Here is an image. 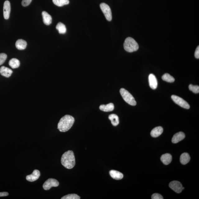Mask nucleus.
Masks as SVG:
<instances>
[{
  "label": "nucleus",
  "instance_id": "nucleus-1",
  "mask_svg": "<svg viewBox=\"0 0 199 199\" xmlns=\"http://www.w3.org/2000/svg\"><path fill=\"white\" fill-rule=\"evenodd\" d=\"M75 122V119L71 115H67L62 118L58 124V129L61 132H66L70 129Z\"/></svg>",
  "mask_w": 199,
  "mask_h": 199
},
{
  "label": "nucleus",
  "instance_id": "nucleus-2",
  "mask_svg": "<svg viewBox=\"0 0 199 199\" xmlns=\"http://www.w3.org/2000/svg\"><path fill=\"white\" fill-rule=\"evenodd\" d=\"M61 163L66 168H73L75 165V157L73 151L68 150L64 153L62 156Z\"/></svg>",
  "mask_w": 199,
  "mask_h": 199
},
{
  "label": "nucleus",
  "instance_id": "nucleus-3",
  "mask_svg": "<svg viewBox=\"0 0 199 199\" xmlns=\"http://www.w3.org/2000/svg\"><path fill=\"white\" fill-rule=\"evenodd\" d=\"M124 47L125 50L129 53L136 51L139 49L138 44L134 39L130 37L125 39Z\"/></svg>",
  "mask_w": 199,
  "mask_h": 199
},
{
  "label": "nucleus",
  "instance_id": "nucleus-4",
  "mask_svg": "<svg viewBox=\"0 0 199 199\" xmlns=\"http://www.w3.org/2000/svg\"><path fill=\"white\" fill-rule=\"evenodd\" d=\"M120 94L125 102L133 106L137 104V102L134 97L128 91L124 88H121L120 90Z\"/></svg>",
  "mask_w": 199,
  "mask_h": 199
},
{
  "label": "nucleus",
  "instance_id": "nucleus-5",
  "mask_svg": "<svg viewBox=\"0 0 199 199\" xmlns=\"http://www.w3.org/2000/svg\"><path fill=\"white\" fill-rule=\"evenodd\" d=\"M100 7L107 21H111L112 19V13L109 6L106 3H103L100 5Z\"/></svg>",
  "mask_w": 199,
  "mask_h": 199
},
{
  "label": "nucleus",
  "instance_id": "nucleus-6",
  "mask_svg": "<svg viewBox=\"0 0 199 199\" xmlns=\"http://www.w3.org/2000/svg\"><path fill=\"white\" fill-rule=\"evenodd\" d=\"M171 98H172L173 100L176 104L178 105L179 106L187 109L190 108V105H189L188 103L180 97L173 95L171 96Z\"/></svg>",
  "mask_w": 199,
  "mask_h": 199
},
{
  "label": "nucleus",
  "instance_id": "nucleus-7",
  "mask_svg": "<svg viewBox=\"0 0 199 199\" xmlns=\"http://www.w3.org/2000/svg\"><path fill=\"white\" fill-rule=\"evenodd\" d=\"M59 183L57 180L53 178H49L43 185V188L44 190H49L52 187H57L59 186Z\"/></svg>",
  "mask_w": 199,
  "mask_h": 199
},
{
  "label": "nucleus",
  "instance_id": "nucleus-8",
  "mask_svg": "<svg viewBox=\"0 0 199 199\" xmlns=\"http://www.w3.org/2000/svg\"><path fill=\"white\" fill-rule=\"evenodd\" d=\"M170 187L175 192L180 193L182 192L184 188L183 187L182 184L178 181H174L170 183L169 184Z\"/></svg>",
  "mask_w": 199,
  "mask_h": 199
},
{
  "label": "nucleus",
  "instance_id": "nucleus-9",
  "mask_svg": "<svg viewBox=\"0 0 199 199\" xmlns=\"http://www.w3.org/2000/svg\"><path fill=\"white\" fill-rule=\"evenodd\" d=\"M3 10L4 17L6 20L8 19L11 10V4L9 1H6L4 3Z\"/></svg>",
  "mask_w": 199,
  "mask_h": 199
},
{
  "label": "nucleus",
  "instance_id": "nucleus-10",
  "mask_svg": "<svg viewBox=\"0 0 199 199\" xmlns=\"http://www.w3.org/2000/svg\"><path fill=\"white\" fill-rule=\"evenodd\" d=\"M40 176V173L38 170H35L31 174L28 175L26 177V179L27 181L30 182H33L37 180Z\"/></svg>",
  "mask_w": 199,
  "mask_h": 199
},
{
  "label": "nucleus",
  "instance_id": "nucleus-11",
  "mask_svg": "<svg viewBox=\"0 0 199 199\" xmlns=\"http://www.w3.org/2000/svg\"><path fill=\"white\" fill-rule=\"evenodd\" d=\"M149 86L151 88L155 89L158 86V81L155 75L153 74H150L149 76Z\"/></svg>",
  "mask_w": 199,
  "mask_h": 199
},
{
  "label": "nucleus",
  "instance_id": "nucleus-12",
  "mask_svg": "<svg viewBox=\"0 0 199 199\" xmlns=\"http://www.w3.org/2000/svg\"><path fill=\"white\" fill-rule=\"evenodd\" d=\"M185 137V135L183 132H178L174 135L172 139V142L174 144H176L184 139Z\"/></svg>",
  "mask_w": 199,
  "mask_h": 199
},
{
  "label": "nucleus",
  "instance_id": "nucleus-13",
  "mask_svg": "<svg viewBox=\"0 0 199 199\" xmlns=\"http://www.w3.org/2000/svg\"><path fill=\"white\" fill-rule=\"evenodd\" d=\"M12 73L13 71L7 67L2 66L0 68V74L3 76L9 77Z\"/></svg>",
  "mask_w": 199,
  "mask_h": 199
},
{
  "label": "nucleus",
  "instance_id": "nucleus-14",
  "mask_svg": "<svg viewBox=\"0 0 199 199\" xmlns=\"http://www.w3.org/2000/svg\"><path fill=\"white\" fill-rule=\"evenodd\" d=\"M42 15L43 22L44 24L46 25H50L52 21V18L51 15L45 11L43 12Z\"/></svg>",
  "mask_w": 199,
  "mask_h": 199
},
{
  "label": "nucleus",
  "instance_id": "nucleus-15",
  "mask_svg": "<svg viewBox=\"0 0 199 199\" xmlns=\"http://www.w3.org/2000/svg\"><path fill=\"white\" fill-rule=\"evenodd\" d=\"M109 173L111 178L115 180H120L123 178V174L118 171L111 170Z\"/></svg>",
  "mask_w": 199,
  "mask_h": 199
},
{
  "label": "nucleus",
  "instance_id": "nucleus-16",
  "mask_svg": "<svg viewBox=\"0 0 199 199\" xmlns=\"http://www.w3.org/2000/svg\"><path fill=\"white\" fill-rule=\"evenodd\" d=\"M163 132V128L162 127H158L152 129L150 132V135L152 137L156 138L162 134Z\"/></svg>",
  "mask_w": 199,
  "mask_h": 199
},
{
  "label": "nucleus",
  "instance_id": "nucleus-17",
  "mask_svg": "<svg viewBox=\"0 0 199 199\" xmlns=\"http://www.w3.org/2000/svg\"><path fill=\"white\" fill-rule=\"evenodd\" d=\"M99 108L101 110L104 112H110L114 110V106L113 103H110L107 105H101Z\"/></svg>",
  "mask_w": 199,
  "mask_h": 199
},
{
  "label": "nucleus",
  "instance_id": "nucleus-18",
  "mask_svg": "<svg viewBox=\"0 0 199 199\" xmlns=\"http://www.w3.org/2000/svg\"><path fill=\"white\" fill-rule=\"evenodd\" d=\"M172 156L170 154H166L162 155L161 157V160L165 165H168L172 161Z\"/></svg>",
  "mask_w": 199,
  "mask_h": 199
},
{
  "label": "nucleus",
  "instance_id": "nucleus-19",
  "mask_svg": "<svg viewBox=\"0 0 199 199\" xmlns=\"http://www.w3.org/2000/svg\"><path fill=\"white\" fill-rule=\"evenodd\" d=\"M27 45L26 42L22 39H18L16 43V47L19 50L25 49Z\"/></svg>",
  "mask_w": 199,
  "mask_h": 199
},
{
  "label": "nucleus",
  "instance_id": "nucleus-20",
  "mask_svg": "<svg viewBox=\"0 0 199 199\" xmlns=\"http://www.w3.org/2000/svg\"><path fill=\"white\" fill-rule=\"evenodd\" d=\"M190 160V155L187 153H184L181 155L180 161L183 164H186Z\"/></svg>",
  "mask_w": 199,
  "mask_h": 199
},
{
  "label": "nucleus",
  "instance_id": "nucleus-21",
  "mask_svg": "<svg viewBox=\"0 0 199 199\" xmlns=\"http://www.w3.org/2000/svg\"><path fill=\"white\" fill-rule=\"evenodd\" d=\"M109 118L111 121V124L114 126H117L119 123L118 117L115 114H111L109 115Z\"/></svg>",
  "mask_w": 199,
  "mask_h": 199
},
{
  "label": "nucleus",
  "instance_id": "nucleus-22",
  "mask_svg": "<svg viewBox=\"0 0 199 199\" xmlns=\"http://www.w3.org/2000/svg\"><path fill=\"white\" fill-rule=\"evenodd\" d=\"M9 64L12 68L16 69L19 67L20 65V62L18 59L16 58H12L10 60Z\"/></svg>",
  "mask_w": 199,
  "mask_h": 199
},
{
  "label": "nucleus",
  "instance_id": "nucleus-23",
  "mask_svg": "<svg viewBox=\"0 0 199 199\" xmlns=\"http://www.w3.org/2000/svg\"><path fill=\"white\" fill-rule=\"evenodd\" d=\"M56 29L58 31L59 33L61 34H64L67 31V29L65 25L63 23L59 22L56 26Z\"/></svg>",
  "mask_w": 199,
  "mask_h": 199
},
{
  "label": "nucleus",
  "instance_id": "nucleus-24",
  "mask_svg": "<svg viewBox=\"0 0 199 199\" xmlns=\"http://www.w3.org/2000/svg\"><path fill=\"white\" fill-rule=\"evenodd\" d=\"M53 1L55 5L59 7L68 5L69 3V0H53Z\"/></svg>",
  "mask_w": 199,
  "mask_h": 199
},
{
  "label": "nucleus",
  "instance_id": "nucleus-25",
  "mask_svg": "<svg viewBox=\"0 0 199 199\" xmlns=\"http://www.w3.org/2000/svg\"><path fill=\"white\" fill-rule=\"evenodd\" d=\"M162 78L163 80L169 83H173L175 81L174 77L168 73H165L162 76Z\"/></svg>",
  "mask_w": 199,
  "mask_h": 199
},
{
  "label": "nucleus",
  "instance_id": "nucleus-26",
  "mask_svg": "<svg viewBox=\"0 0 199 199\" xmlns=\"http://www.w3.org/2000/svg\"><path fill=\"white\" fill-rule=\"evenodd\" d=\"M80 197L77 194H73L66 195L61 198V199H80Z\"/></svg>",
  "mask_w": 199,
  "mask_h": 199
},
{
  "label": "nucleus",
  "instance_id": "nucleus-27",
  "mask_svg": "<svg viewBox=\"0 0 199 199\" xmlns=\"http://www.w3.org/2000/svg\"><path fill=\"white\" fill-rule=\"evenodd\" d=\"M189 89L191 91L195 93H199V87L198 86H194L191 84L189 85Z\"/></svg>",
  "mask_w": 199,
  "mask_h": 199
},
{
  "label": "nucleus",
  "instance_id": "nucleus-28",
  "mask_svg": "<svg viewBox=\"0 0 199 199\" xmlns=\"http://www.w3.org/2000/svg\"><path fill=\"white\" fill-rule=\"evenodd\" d=\"M7 58V55L5 53H0V65H2L5 62Z\"/></svg>",
  "mask_w": 199,
  "mask_h": 199
},
{
  "label": "nucleus",
  "instance_id": "nucleus-29",
  "mask_svg": "<svg viewBox=\"0 0 199 199\" xmlns=\"http://www.w3.org/2000/svg\"><path fill=\"white\" fill-rule=\"evenodd\" d=\"M32 1V0H23L22 1V5L24 7H27L30 4Z\"/></svg>",
  "mask_w": 199,
  "mask_h": 199
},
{
  "label": "nucleus",
  "instance_id": "nucleus-30",
  "mask_svg": "<svg viewBox=\"0 0 199 199\" xmlns=\"http://www.w3.org/2000/svg\"><path fill=\"white\" fill-rule=\"evenodd\" d=\"M152 199H163V197L161 195L158 193H155L153 194L152 196Z\"/></svg>",
  "mask_w": 199,
  "mask_h": 199
},
{
  "label": "nucleus",
  "instance_id": "nucleus-31",
  "mask_svg": "<svg viewBox=\"0 0 199 199\" xmlns=\"http://www.w3.org/2000/svg\"><path fill=\"white\" fill-rule=\"evenodd\" d=\"M195 57L197 59L199 58V47H197L195 53Z\"/></svg>",
  "mask_w": 199,
  "mask_h": 199
},
{
  "label": "nucleus",
  "instance_id": "nucleus-32",
  "mask_svg": "<svg viewBox=\"0 0 199 199\" xmlns=\"http://www.w3.org/2000/svg\"><path fill=\"white\" fill-rule=\"evenodd\" d=\"M8 193L6 192H0V197H6L8 196Z\"/></svg>",
  "mask_w": 199,
  "mask_h": 199
}]
</instances>
